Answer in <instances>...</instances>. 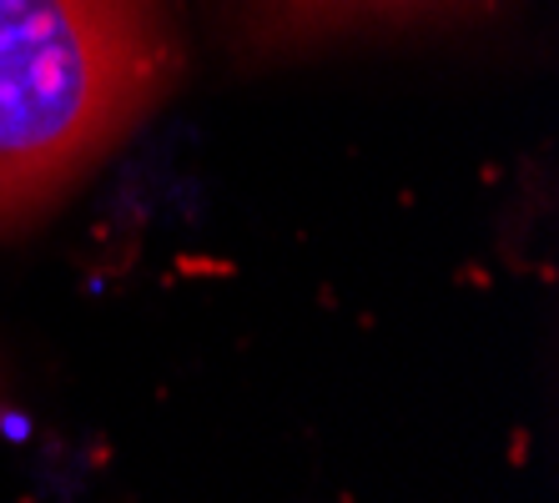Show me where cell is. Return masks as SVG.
<instances>
[{"instance_id": "1", "label": "cell", "mask_w": 559, "mask_h": 503, "mask_svg": "<svg viewBox=\"0 0 559 503\" xmlns=\"http://www.w3.org/2000/svg\"><path fill=\"white\" fill-rule=\"evenodd\" d=\"M177 71L171 0H0V227L71 192Z\"/></svg>"}, {"instance_id": "2", "label": "cell", "mask_w": 559, "mask_h": 503, "mask_svg": "<svg viewBox=\"0 0 559 503\" xmlns=\"http://www.w3.org/2000/svg\"><path fill=\"white\" fill-rule=\"evenodd\" d=\"M484 5L489 0H227V21H233L237 51L273 56L333 36H358V31L449 21Z\"/></svg>"}]
</instances>
